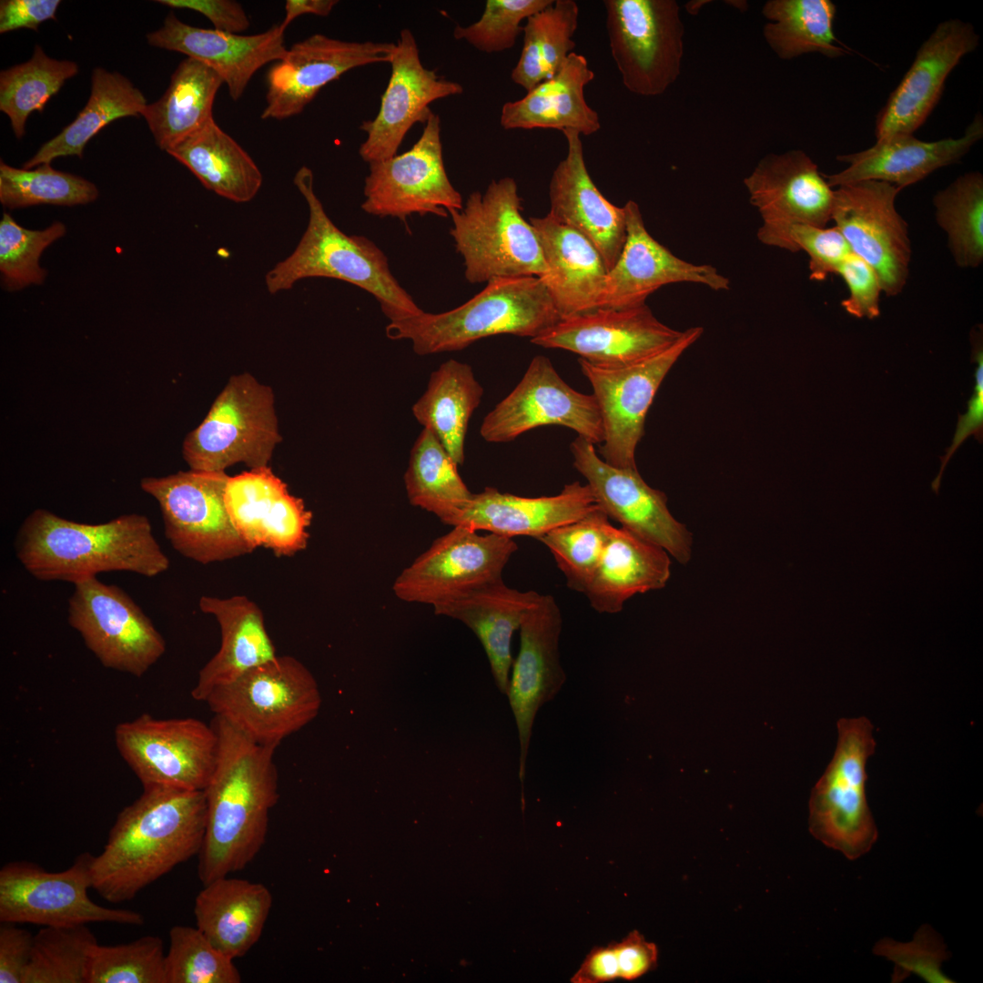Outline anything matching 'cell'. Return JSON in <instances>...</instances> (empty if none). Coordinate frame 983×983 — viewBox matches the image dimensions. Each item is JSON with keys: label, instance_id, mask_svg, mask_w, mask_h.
Segmentation results:
<instances>
[{"label": "cell", "instance_id": "5b68a950", "mask_svg": "<svg viewBox=\"0 0 983 983\" xmlns=\"http://www.w3.org/2000/svg\"><path fill=\"white\" fill-rule=\"evenodd\" d=\"M561 319L538 277L496 278L462 305L441 313L390 322L386 336L407 339L421 356L461 350L483 338L512 334L532 339Z\"/></svg>", "mask_w": 983, "mask_h": 983}, {"label": "cell", "instance_id": "ba28073f", "mask_svg": "<svg viewBox=\"0 0 983 983\" xmlns=\"http://www.w3.org/2000/svg\"><path fill=\"white\" fill-rule=\"evenodd\" d=\"M274 402L271 388L252 375L232 376L184 441L190 470L225 471L238 462L251 469L268 466L281 441Z\"/></svg>", "mask_w": 983, "mask_h": 983}, {"label": "cell", "instance_id": "f1b7e54d", "mask_svg": "<svg viewBox=\"0 0 983 983\" xmlns=\"http://www.w3.org/2000/svg\"><path fill=\"white\" fill-rule=\"evenodd\" d=\"M284 32L280 25L255 35L205 29L183 23L171 12L147 39L152 46L185 54L212 68L237 101L259 68L284 57Z\"/></svg>", "mask_w": 983, "mask_h": 983}, {"label": "cell", "instance_id": "9a60e30c", "mask_svg": "<svg viewBox=\"0 0 983 983\" xmlns=\"http://www.w3.org/2000/svg\"><path fill=\"white\" fill-rule=\"evenodd\" d=\"M67 622L108 669L141 677L166 652L163 636L130 595L96 577L74 584Z\"/></svg>", "mask_w": 983, "mask_h": 983}, {"label": "cell", "instance_id": "484cf974", "mask_svg": "<svg viewBox=\"0 0 983 983\" xmlns=\"http://www.w3.org/2000/svg\"><path fill=\"white\" fill-rule=\"evenodd\" d=\"M626 239L621 254L607 272L598 309H625L645 304L646 299L667 284L691 282L714 290H727L730 280L711 265H696L674 255L647 231L638 204L623 206Z\"/></svg>", "mask_w": 983, "mask_h": 983}, {"label": "cell", "instance_id": "003e7915", "mask_svg": "<svg viewBox=\"0 0 983 983\" xmlns=\"http://www.w3.org/2000/svg\"><path fill=\"white\" fill-rule=\"evenodd\" d=\"M338 3L336 0H287L280 27L285 31L294 19L302 15L328 16Z\"/></svg>", "mask_w": 983, "mask_h": 983}, {"label": "cell", "instance_id": "94428289", "mask_svg": "<svg viewBox=\"0 0 983 983\" xmlns=\"http://www.w3.org/2000/svg\"><path fill=\"white\" fill-rule=\"evenodd\" d=\"M34 935L15 923L0 927V983H23L30 962Z\"/></svg>", "mask_w": 983, "mask_h": 983}, {"label": "cell", "instance_id": "f5cc1de1", "mask_svg": "<svg viewBox=\"0 0 983 983\" xmlns=\"http://www.w3.org/2000/svg\"><path fill=\"white\" fill-rule=\"evenodd\" d=\"M166 954L159 937L147 935L129 943L93 951L86 983H166Z\"/></svg>", "mask_w": 983, "mask_h": 983}, {"label": "cell", "instance_id": "603a6c76", "mask_svg": "<svg viewBox=\"0 0 983 983\" xmlns=\"http://www.w3.org/2000/svg\"><path fill=\"white\" fill-rule=\"evenodd\" d=\"M395 43L345 41L314 34L289 48L267 73L262 119L300 114L320 89L356 67L390 63Z\"/></svg>", "mask_w": 983, "mask_h": 983}, {"label": "cell", "instance_id": "c3c4849f", "mask_svg": "<svg viewBox=\"0 0 983 983\" xmlns=\"http://www.w3.org/2000/svg\"><path fill=\"white\" fill-rule=\"evenodd\" d=\"M97 945L86 925L41 928L34 935L23 983H86L88 966Z\"/></svg>", "mask_w": 983, "mask_h": 983}, {"label": "cell", "instance_id": "d6a6232c", "mask_svg": "<svg viewBox=\"0 0 983 983\" xmlns=\"http://www.w3.org/2000/svg\"><path fill=\"white\" fill-rule=\"evenodd\" d=\"M529 221L540 240L547 268L540 279L561 319L598 309L608 271L594 245L549 213Z\"/></svg>", "mask_w": 983, "mask_h": 983}, {"label": "cell", "instance_id": "e0dca14e", "mask_svg": "<svg viewBox=\"0 0 983 983\" xmlns=\"http://www.w3.org/2000/svg\"><path fill=\"white\" fill-rule=\"evenodd\" d=\"M899 191L887 182L861 180L836 187L833 196L831 220L876 271L887 297L904 289L912 255L907 223L896 208Z\"/></svg>", "mask_w": 983, "mask_h": 983}, {"label": "cell", "instance_id": "836d02e7", "mask_svg": "<svg viewBox=\"0 0 983 983\" xmlns=\"http://www.w3.org/2000/svg\"><path fill=\"white\" fill-rule=\"evenodd\" d=\"M540 593L508 587L502 578L489 581L433 606L438 615L461 621L479 638L500 692L507 694L512 665V638Z\"/></svg>", "mask_w": 983, "mask_h": 983}, {"label": "cell", "instance_id": "52a82bcc", "mask_svg": "<svg viewBox=\"0 0 983 983\" xmlns=\"http://www.w3.org/2000/svg\"><path fill=\"white\" fill-rule=\"evenodd\" d=\"M218 716L262 745L277 746L319 714L321 695L311 672L290 655L277 656L204 701Z\"/></svg>", "mask_w": 983, "mask_h": 983}, {"label": "cell", "instance_id": "ac0fdd59", "mask_svg": "<svg viewBox=\"0 0 983 983\" xmlns=\"http://www.w3.org/2000/svg\"><path fill=\"white\" fill-rule=\"evenodd\" d=\"M517 549L511 537L490 532L481 535L454 526L398 575L392 590L401 601L434 606L502 578Z\"/></svg>", "mask_w": 983, "mask_h": 983}, {"label": "cell", "instance_id": "9c48e42d", "mask_svg": "<svg viewBox=\"0 0 983 983\" xmlns=\"http://www.w3.org/2000/svg\"><path fill=\"white\" fill-rule=\"evenodd\" d=\"M837 731L834 756L811 792L809 830L826 846L855 860L878 837L866 795V765L876 742L873 725L864 716L840 719Z\"/></svg>", "mask_w": 983, "mask_h": 983}, {"label": "cell", "instance_id": "4316f807", "mask_svg": "<svg viewBox=\"0 0 983 983\" xmlns=\"http://www.w3.org/2000/svg\"><path fill=\"white\" fill-rule=\"evenodd\" d=\"M562 623V613L554 597L541 594L520 626V650L512 662L506 694L518 730L522 782L536 714L556 696L566 680L559 654Z\"/></svg>", "mask_w": 983, "mask_h": 983}, {"label": "cell", "instance_id": "f6af8a7d", "mask_svg": "<svg viewBox=\"0 0 983 983\" xmlns=\"http://www.w3.org/2000/svg\"><path fill=\"white\" fill-rule=\"evenodd\" d=\"M579 6L573 0H554L526 19L521 56L512 80L527 92L553 76L576 46Z\"/></svg>", "mask_w": 983, "mask_h": 983}, {"label": "cell", "instance_id": "6da1fadb", "mask_svg": "<svg viewBox=\"0 0 983 983\" xmlns=\"http://www.w3.org/2000/svg\"><path fill=\"white\" fill-rule=\"evenodd\" d=\"M218 745L205 787L206 827L198 855L203 885L244 869L261 850L278 802L277 746L262 745L215 716Z\"/></svg>", "mask_w": 983, "mask_h": 983}, {"label": "cell", "instance_id": "74e56055", "mask_svg": "<svg viewBox=\"0 0 983 983\" xmlns=\"http://www.w3.org/2000/svg\"><path fill=\"white\" fill-rule=\"evenodd\" d=\"M669 554L626 529L610 528L605 548L583 593L601 613H616L637 593L659 590L670 578Z\"/></svg>", "mask_w": 983, "mask_h": 983}, {"label": "cell", "instance_id": "30bf717a", "mask_svg": "<svg viewBox=\"0 0 983 983\" xmlns=\"http://www.w3.org/2000/svg\"><path fill=\"white\" fill-rule=\"evenodd\" d=\"M228 477L225 471L190 470L140 481L141 489L159 505L166 538L184 557L208 564L254 551L228 512Z\"/></svg>", "mask_w": 983, "mask_h": 983}, {"label": "cell", "instance_id": "7402d4cb", "mask_svg": "<svg viewBox=\"0 0 983 983\" xmlns=\"http://www.w3.org/2000/svg\"><path fill=\"white\" fill-rule=\"evenodd\" d=\"M682 333L661 322L644 304L562 318L531 342L572 351L596 366L620 367L659 353Z\"/></svg>", "mask_w": 983, "mask_h": 983}, {"label": "cell", "instance_id": "6125c7cd", "mask_svg": "<svg viewBox=\"0 0 983 983\" xmlns=\"http://www.w3.org/2000/svg\"><path fill=\"white\" fill-rule=\"evenodd\" d=\"M157 3L177 9H189L202 14L214 29L241 34L249 27L248 17L242 5L233 0H157Z\"/></svg>", "mask_w": 983, "mask_h": 983}, {"label": "cell", "instance_id": "d4e9b609", "mask_svg": "<svg viewBox=\"0 0 983 983\" xmlns=\"http://www.w3.org/2000/svg\"><path fill=\"white\" fill-rule=\"evenodd\" d=\"M978 45L979 35L970 23L958 18L939 23L878 112L877 139L919 128L937 105L948 75Z\"/></svg>", "mask_w": 983, "mask_h": 983}, {"label": "cell", "instance_id": "3957f363", "mask_svg": "<svg viewBox=\"0 0 983 983\" xmlns=\"http://www.w3.org/2000/svg\"><path fill=\"white\" fill-rule=\"evenodd\" d=\"M15 549L25 570L43 582L75 584L107 572L151 578L169 568L150 521L137 513L91 524L36 509L20 525Z\"/></svg>", "mask_w": 983, "mask_h": 983}, {"label": "cell", "instance_id": "816d5d0a", "mask_svg": "<svg viewBox=\"0 0 983 983\" xmlns=\"http://www.w3.org/2000/svg\"><path fill=\"white\" fill-rule=\"evenodd\" d=\"M166 983H239L234 960L196 927L174 926L165 960Z\"/></svg>", "mask_w": 983, "mask_h": 983}, {"label": "cell", "instance_id": "db71d44e", "mask_svg": "<svg viewBox=\"0 0 983 983\" xmlns=\"http://www.w3.org/2000/svg\"><path fill=\"white\" fill-rule=\"evenodd\" d=\"M66 234V226L54 222L42 230L18 225L6 212L0 221V271L5 288L22 289L42 284L46 270L39 265L43 251Z\"/></svg>", "mask_w": 983, "mask_h": 983}, {"label": "cell", "instance_id": "5bb4252c", "mask_svg": "<svg viewBox=\"0 0 983 983\" xmlns=\"http://www.w3.org/2000/svg\"><path fill=\"white\" fill-rule=\"evenodd\" d=\"M116 746L143 787L204 790L213 773L218 739L213 725L148 714L119 723Z\"/></svg>", "mask_w": 983, "mask_h": 983}, {"label": "cell", "instance_id": "4fadbf2b", "mask_svg": "<svg viewBox=\"0 0 983 983\" xmlns=\"http://www.w3.org/2000/svg\"><path fill=\"white\" fill-rule=\"evenodd\" d=\"M702 334L701 327L689 328L665 350L625 366L601 367L578 360L601 412L603 441L599 452L605 462L637 468L636 447L654 396L677 360Z\"/></svg>", "mask_w": 983, "mask_h": 983}, {"label": "cell", "instance_id": "e7e4bbea", "mask_svg": "<svg viewBox=\"0 0 983 983\" xmlns=\"http://www.w3.org/2000/svg\"><path fill=\"white\" fill-rule=\"evenodd\" d=\"M59 0H2L0 2V33L20 28L37 30L38 25L56 19Z\"/></svg>", "mask_w": 983, "mask_h": 983}, {"label": "cell", "instance_id": "60d3db41", "mask_svg": "<svg viewBox=\"0 0 983 983\" xmlns=\"http://www.w3.org/2000/svg\"><path fill=\"white\" fill-rule=\"evenodd\" d=\"M482 394L471 367L451 359L431 374L426 390L411 408L414 418L433 431L458 466L464 462L469 421Z\"/></svg>", "mask_w": 983, "mask_h": 983}, {"label": "cell", "instance_id": "7a4b0ae2", "mask_svg": "<svg viewBox=\"0 0 983 983\" xmlns=\"http://www.w3.org/2000/svg\"><path fill=\"white\" fill-rule=\"evenodd\" d=\"M206 827L203 790L143 787L118 814L103 851L94 856L92 888L110 903L133 899L198 856Z\"/></svg>", "mask_w": 983, "mask_h": 983}, {"label": "cell", "instance_id": "03108f58", "mask_svg": "<svg viewBox=\"0 0 983 983\" xmlns=\"http://www.w3.org/2000/svg\"><path fill=\"white\" fill-rule=\"evenodd\" d=\"M619 978V968L613 943L594 947L579 969L571 978L573 983H603Z\"/></svg>", "mask_w": 983, "mask_h": 983}, {"label": "cell", "instance_id": "be15d7a7", "mask_svg": "<svg viewBox=\"0 0 983 983\" xmlns=\"http://www.w3.org/2000/svg\"><path fill=\"white\" fill-rule=\"evenodd\" d=\"M613 943L618 962L619 978L634 980L656 968V945L645 940L637 930L630 932L622 941Z\"/></svg>", "mask_w": 983, "mask_h": 983}, {"label": "cell", "instance_id": "8992f818", "mask_svg": "<svg viewBox=\"0 0 983 983\" xmlns=\"http://www.w3.org/2000/svg\"><path fill=\"white\" fill-rule=\"evenodd\" d=\"M522 210L518 186L507 177L492 180L483 194L471 193L461 209L449 211L450 233L468 282L545 274L540 240Z\"/></svg>", "mask_w": 983, "mask_h": 983}, {"label": "cell", "instance_id": "44dd1931", "mask_svg": "<svg viewBox=\"0 0 983 983\" xmlns=\"http://www.w3.org/2000/svg\"><path fill=\"white\" fill-rule=\"evenodd\" d=\"M744 184L763 219L758 239L767 246L790 251L792 226L825 228L831 220L834 189L803 150L765 156Z\"/></svg>", "mask_w": 983, "mask_h": 983}, {"label": "cell", "instance_id": "91938a15", "mask_svg": "<svg viewBox=\"0 0 983 983\" xmlns=\"http://www.w3.org/2000/svg\"><path fill=\"white\" fill-rule=\"evenodd\" d=\"M972 360L977 362L975 372L976 385L974 393L968 402V411L964 415H958L957 430L949 448L946 454L940 458L941 466L938 474L933 480L931 488L937 494L941 483L943 471L957 449L970 435L982 442L983 436V346L982 328L971 331Z\"/></svg>", "mask_w": 983, "mask_h": 983}, {"label": "cell", "instance_id": "cb8c5ba5", "mask_svg": "<svg viewBox=\"0 0 983 983\" xmlns=\"http://www.w3.org/2000/svg\"><path fill=\"white\" fill-rule=\"evenodd\" d=\"M389 64L391 73L380 109L360 127L367 137L359 154L368 164L396 156L412 126L425 124L433 114L432 102L463 92L461 84L422 65L416 39L408 28L400 31Z\"/></svg>", "mask_w": 983, "mask_h": 983}, {"label": "cell", "instance_id": "ab89813d", "mask_svg": "<svg viewBox=\"0 0 983 983\" xmlns=\"http://www.w3.org/2000/svg\"><path fill=\"white\" fill-rule=\"evenodd\" d=\"M224 84L212 68L196 59L182 60L163 96L147 104L146 119L157 146L166 152L213 118L216 95Z\"/></svg>", "mask_w": 983, "mask_h": 983}, {"label": "cell", "instance_id": "277c9868", "mask_svg": "<svg viewBox=\"0 0 983 983\" xmlns=\"http://www.w3.org/2000/svg\"><path fill=\"white\" fill-rule=\"evenodd\" d=\"M293 183L308 205V225L291 254L267 272V290L277 294L301 279H335L371 294L390 322L421 314L423 310L395 279L384 252L366 237L347 235L329 218L315 193L312 170L301 167Z\"/></svg>", "mask_w": 983, "mask_h": 983}, {"label": "cell", "instance_id": "83f0119b", "mask_svg": "<svg viewBox=\"0 0 983 983\" xmlns=\"http://www.w3.org/2000/svg\"><path fill=\"white\" fill-rule=\"evenodd\" d=\"M225 502L235 528L253 550L265 547L282 557L307 547L313 514L269 466L228 477Z\"/></svg>", "mask_w": 983, "mask_h": 983}, {"label": "cell", "instance_id": "4dcf8cb0", "mask_svg": "<svg viewBox=\"0 0 983 983\" xmlns=\"http://www.w3.org/2000/svg\"><path fill=\"white\" fill-rule=\"evenodd\" d=\"M562 133L567 153L551 177L549 214L588 238L609 271L626 239L624 208L606 199L593 183L585 165L581 135L571 129Z\"/></svg>", "mask_w": 983, "mask_h": 983}, {"label": "cell", "instance_id": "1f68e13d", "mask_svg": "<svg viewBox=\"0 0 983 983\" xmlns=\"http://www.w3.org/2000/svg\"><path fill=\"white\" fill-rule=\"evenodd\" d=\"M597 506L590 487L574 481L553 496L522 497L486 487L471 500L450 526L486 531L502 536L541 538L576 521Z\"/></svg>", "mask_w": 983, "mask_h": 983}, {"label": "cell", "instance_id": "8d00e7d4", "mask_svg": "<svg viewBox=\"0 0 983 983\" xmlns=\"http://www.w3.org/2000/svg\"><path fill=\"white\" fill-rule=\"evenodd\" d=\"M273 897L261 883L222 877L206 885L194 902L197 927L231 959L246 955L258 941Z\"/></svg>", "mask_w": 983, "mask_h": 983}, {"label": "cell", "instance_id": "ffe728a7", "mask_svg": "<svg viewBox=\"0 0 983 983\" xmlns=\"http://www.w3.org/2000/svg\"><path fill=\"white\" fill-rule=\"evenodd\" d=\"M574 468L587 480L597 505L638 537L664 549L686 563L692 552V535L667 507L666 495L650 487L637 468L608 464L597 455L594 444L577 437L570 446Z\"/></svg>", "mask_w": 983, "mask_h": 983}, {"label": "cell", "instance_id": "9f6ffc18", "mask_svg": "<svg viewBox=\"0 0 983 983\" xmlns=\"http://www.w3.org/2000/svg\"><path fill=\"white\" fill-rule=\"evenodd\" d=\"M873 952L895 964L892 982H901L915 974L927 983H953L941 970L943 961L949 958L942 938L928 925H924L907 943L884 937Z\"/></svg>", "mask_w": 983, "mask_h": 983}, {"label": "cell", "instance_id": "7dc6e473", "mask_svg": "<svg viewBox=\"0 0 983 983\" xmlns=\"http://www.w3.org/2000/svg\"><path fill=\"white\" fill-rule=\"evenodd\" d=\"M78 70L76 62L54 59L35 46L29 60L1 71L0 109L9 117L17 138L25 135L31 113L42 112L47 101Z\"/></svg>", "mask_w": 983, "mask_h": 983}, {"label": "cell", "instance_id": "ee69618b", "mask_svg": "<svg viewBox=\"0 0 983 983\" xmlns=\"http://www.w3.org/2000/svg\"><path fill=\"white\" fill-rule=\"evenodd\" d=\"M404 484L411 505L435 514L446 525L472 496L458 464L428 428L422 429L411 448Z\"/></svg>", "mask_w": 983, "mask_h": 983}, {"label": "cell", "instance_id": "11a10c76", "mask_svg": "<svg viewBox=\"0 0 983 983\" xmlns=\"http://www.w3.org/2000/svg\"><path fill=\"white\" fill-rule=\"evenodd\" d=\"M554 0H487L479 20L453 30L456 40H464L483 53L511 49L523 31L522 22L542 11Z\"/></svg>", "mask_w": 983, "mask_h": 983}, {"label": "cell", "instance_id": "2e32d148", "mask_svg": "<svg viewBox=\"0 0 983 983\" xmlns=\"http://www.w3.org/2000/svg\"><path fill=\"white\" fill-rule=\"evenodd\" d=\"M361 208L369 215L403 221L412 214L447 218L463 200L447 175L441 120L432 114L417 142L406 152L369 164Z\"/></svg>", "mask_w": 983, "mask_h": 983}, {"label": "cell", "instance_id": "d6986e66", "mask_svg": "<svg viewBox=\"0 0 983 983\" xmlns=\"http://www.w3.org/2000/svg\"><path fill=\"white\" fill-rule=\"evenodd\" d=\"M543 425L567 427L593 444L603 441L593 394L573 390L548 358L537 355L517 386L485 416L480 433L488 442H508Z\"/></svg>", "mask_w": 983, "mask_h": 983}, {"label": "cell", "instance_id": "7bdbcfd3", "mask_svg": "<svg viewBox=\"0 0 983 983\" xmlns=\"http://www.w3.org/2000/svg\"><path fill=\"white\" fill-rule=\"evenodd\" d=\"M762 14L768 20L765 40L781 59L808 53L836 58L851 51L835 35L836 6L830 0H769Z\"/></svg>", "mask_w": 983, "mask_h": 983}, {"label": "cell", "instance_id": "f546056e", "mask_svg": "<svg viewBox=\"0 0 983 983\" xmlns=\"http://www.w3.org/2000/svg\"><path fill=\"white\" fill-rule=\"evenodd\" d=\"M982 137L983 118L978 113L959 137L923 141L913 134H894L877 139L866 149L836 156L847 167L824 177L832 188L861 180H878L901 190L941 167L959 162Z\"/></svg>", "mask_w": 983, "mask_h": 983}, {"label": "cell", "instance_id": "bcb514c9", "mask_svg": "<svg viewBox=\"0 0 983 983\" xmlns=\"http://www.w3.org/2000/svg\"><path fill=\"white\" fill-rule=\"evenodd\" d=\"M935 218L946 232L956 265L976 269L983 262V176L967 172L932 199Z\"/></svg>", "mask_w": 983, "mask_h": 983}, {"label": "cell", "instance_id": "7c38bea8", "mask_svg": "<svg viewBox=\"0 0 983 983\" xmlns=\"http://www.w3.org/2000/svg\"><path fill=\"white\" fill-rule=\"evenodd\" d=\"M612 56L628 91L664 94L681 73L684 27L674 0H605Z\"/></svg>", "mask_w": 983, "mask_h": 983}, {"label": "cell", "instance_id": "e575fe53", "mask_svg": "<svg viewBox=\"0 0 983 983\" xmlns=\"http://www.w3.org/2000/svg\"><path fill=\"white\" fill-rule=\"evenodd\" d=\"M198 606L202 613L215 617L221 635L218 651L201 668L191 691L193 699L204 702L215 688L235 681L278 655L262 610L247 596L223 599L202 596Z\"/></svg>", "mask_w": 983, "mask_h": 983}, {"label": "cell", "instance_id": "680465c9", "mask_svg": "<svg viewBox=\"0 0 983 983\" xmlns=\"http://www.w3.org/2000/svg\"><path fill=\"white\" fill-rule=\"evenodd\" d=\"M848 289L841 306L851 316L874 319L880 315L882 288L876 271L853 252L836 270Z\"/></svg>", "mask_w": 983, "mask_h": 983}, {"label": "cell", "instance_id": "d590c367", "mask_svg": "<svg viewBox=\"0 0 983 983\" xmlns=\"http://www.w3.org/2000/svg\"><path fill=\"white\" fill-rule=\"evenodd\" d=\"M594 72L586 57L571 53L561 69L527 92L505 103L500 124L503 129H571L590 136L601 128L598 113L586 102L585 86Z\"/></svg>", "mask_w": 983, "mask_h": 983}, {"label": "cell", "instance_id": "8fae6325", "mask_svg": "<svg viewBox=\"0 0 983 983\" xmlns=\"http://www.w3.org/2000/svg\"><path fill=\"white\" fill-rule=\"evenodd\" d=\"M94 856L79 855L66 870L50 872L29 861H13L0 869V921L45 927L117 923L141 926V913L106 907L87 894L92 888Z\"/></svg>", "mask_w": 983, "mask_h": 983}, {"label": "cell", "instance_id": "6f0895ef", "mask_svg": "<svg viewBox=\"0 0 983 983\" xmlns=\"http://www.w3.org/2000/svg\"><path fill=\"white\" fill-rule=\"evenodd\" d=\"M790 252L804 250L809 257V278L823 281L828 275L836 274L842 262L852 250L839 229L810 225H794L788 232Z\"/></svg>", "mask_w": 983, "mask_h": 983}, {"label": "cell", "instance_id": "b9f144b4", "mask_svg": "<svg viewBox=\"0 0 983 983\" xmlns=\"http://www.w3.org/2000/svg\"><path fill=\"white\" fill-rule=\"evenodd\" d=\"M143 93L117 72L96 67L91 76V92L87 103L76 119L58 135L44 143L23 165L31 169L50 164L55 158L67 156L83 157L88 141L110 122L129 116L141 115L147 106Z\"/></svg>", "mask_w": 983, "mask_h": 983}, {"label": "cell", "instance_id": "f35d334b", "mask_svg": "<svg viewBox=\"0 0 983 983\" xmlns=\"http://www.w3.org/2000/svg\"><path fill=\"white\" fill-rule=\"evenodd\" d=\"M167 152L207 189L228 200L248 202L262 186L263 177L253 158L214 117Z\"/></svg>", "mask_w": 983, "mask_h": 983}, {"label": "cell", "instance_id": "681fc988", "mask_svg": "<svg viewBox=\"0 0 983 983\" xmlns=\"http://www.w3.org/2000/svg\"><path fill=\"white\" fill-rule=\"evenodd\" d=\"M98 189L92 182L50 164L31 169L0 164V202L10 209L50 204L76 206L95 201Z\"/></svg>", "mask_w": 983, "mask_h": 983}, {"label": "cell", "instance_id": "f907efd6", "mask_svg": "<svg viewBox=\"0 0 983 983\" xmlns=\"http://www.w3.org/2000/svg\"><path fill=\"white\" fill-rule=\"evenodd\" d=\"M609 519L597 505L580 519L538 539L552 552L570 589L584 592L605 548L612 527Z\"/></svg>", "mask_w": 983, "mask_h": 983}]
</instances>
